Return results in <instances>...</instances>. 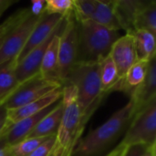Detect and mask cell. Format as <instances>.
I'll return each mask as SVG.
<instances>
[{"mask_svg": "<svg viewBox=\"0 0 156 156\" xmlns=\"http://www.w3.org/2000/svg\"><path fill=\"white\" fill-rule=\"evenodd\" d=\"M133 116L134 106L130 101L103 124L80 138L71 156H101L127 130Z\"/></svg>", "mask_w": 156, "mask_h": 156, "instance_id": "obj_1", "label": "cell"}, {"mask_svg": "<svg viewBox=\"0 0 156 156\" xmlns=\"http://www.w3.org/2000/svg\"><path fill=\"white\" fill-rule=\"evenodd\" d=\"M62 83L75 87L83 118L88 121L105 96L101 90L99 62H77Z\"/></svg>", "mask_w": 156, "mask_h": 156, "instance_id": "obj_2", "label": "cell"}, {"mask_svg": "<svg viewBox=\"0 0 156 156\" xmlns=\"http://www.w3.org/2000/svg\"><path fill=\"white\" fill-rule=\"evenodd\" d=\"M61 85L62 96L60 100L63 111L56 138L57 142L71 156L88 121L83 118L75 87L70 83H62Z\"/></svg>", "mask_w": 156, "mask_h": 156, "instance_id": "obj_3", "label": "cell"}, {"mask_svg": "<svg viewBox=\"0 0 156 156\" xmlns=\"http://www.w3.org/2000/svg\"><path fill=\"white\" fill-rule=\"evenodd\" d=\"M120 37L119 31L109 29L91 20L79 23L78 62H98L110 54Z\"/></svg>", "mask_w": 156, "mask_h": 156, "instance_id": "obj_4", "label": "cell"}, {"mask_svg": "<svg viewBox=\"0 0 156 156\" xmlns=\"http://www.w3.org/2000/svg\"><path fill=\"white\" fill-rule=\"evenodd\" d=\"M121 144L127 147L132 145L146 147L155 145L156 100L134 114Z\"/></svg>", "mask_w": 156, "mask_h": 156, "instance_id": "obj_5", "label": "cell"}, {"mask_svg": "<svg viewBox=\"0 0 156 156\" xmlns=\"http://www.w3.org/2000/svg\"><path fill=\"white\" fill-rule=\"evenodd\" d=\"M59 87H61L59 82L45 79L39 73L18 84L0 105H3L7 111L14 110L35 101Z\"/></svg>", "mask_w": 156, "mask_h": 156, "instance_id": "obj_6", "label": "cell"}, {"mask_svg": "<svg viewBox=\"0 0 156 156\" xmlns=\"http://www.w3.org/2000/svg\"><path fill=\"white\" fill-rule=\"evenodd\" d=\"M79 23L72 12L66 17V22L58 41V78L62 82L78 62Z\"/></svg>", "mask_w": 156, "mask_h": 156, "instance_id": "obj_7", "label": "cell"}, {"mask_svg": "<svg viewBox=\"0 0 156 156\" xmlns=\"http://www.w3.org/2000/svg\"><path fill=\"white\" fill-rule=\"evenodd\" d=\"M110 56L112 57L118 75V82L113 91L125 92L124 78L129 69L138 60L135 51L133 34H125L121 36L113 44Z\"/></svg>", "mask_w": 156, "mask_h": 156, "instance_id": "obj_8", "label": "cell"}, {"mask_svg": "<svg viewBox=\"0 0 156 156\" xmlns=\"http://www.w3.org/2000/svg\"><path fill=\"white\" fill-rule=\"evenodd\" d=\"M42 15L35 16L30 13L10 32L0 51V64L17 59Z\"/></svg>", "mask_w": 156, "mask_h": 156, "instance_id": "obj_9", "label": "cell"}, {"mask_svg": "<svg viewBox=\"0 0 156 156\" xmlns=\"http://www.w3.org/2000/svg\"><path fill=\"white\" fill-rule=\"evenodd\" d=\"M63 20H62V22H63ZM62 22L59 24V26L58 27L56 31L48 38H47L44 42H42L41 44H39L36 48H34L22 59H20L18 62H16V80H17L18 84H20V83L26 81L27 80L39 74L41 62H42L44 54L47 50V48H48L50 40L52 39L53 36L58 30Z\"/></svg>", "mask_w": 156, "mask_h": 156, "instance_id": "obj_10", "label": "cell"}, {"mask_svg": "<svg viewBox=\"0 0 156 156\" xmlns=\"http://www.w3.org/2000/svg\"><path fill=\"white\" fill-rule=\"evenodd\" d=\"M64 18L65 17L61 16L48 15L44 12L38 23L35 27L34 30L32 31L25 48H23L20 55L18 56L16 62L22 59L34 48L44 42L47 38H48L56 31V29L58 28V27L59 26V24L62 22Z\"/></svg>", "mask_w": 156, "mask_h": 156, "instance_id": "obj_11", "label": "cell"}, {"mask_svg": "<svg viewBox=\"0 0 156 156\" xmlns=\"http://www.w3.org/2000/svg\"><path fill=\"white\" fill-rule=\"evenodd\" d=\"M154 100H156V57L149 61L144 80L130 95V101L133 102L134 106V114Z\"/></svg>", "mask_w": 156, "mask_h": 156, "instance_id": "obj_12", "label": "cell"}, {"mask_svg": "<svg viewBox=\"0 0 156 156\" xmlns=\"http://www.w3.org/2000/svg\"><path fill=\"white\" fill-rule=\"evenodd\" d=\"M61 96H62V85L61 87L54 90L53 91L49 92L48 94L45 95L44 97L35 101L29 102L16 109L7 111L8 124L11 126L12 124L19 122L22 119H25L27 117H29V116H32L40 112L41 111L59 101V100L61 99Z\"/></svg>", "mask_w": 156, "mask_h": 156, "instance_id": "obj_13", "label": "cell"}, {"mask_svg": "<svg viewBox=\"0 0 156 156\" xmlns=\"http://www.w3.org/2000/svg\"><path fill=\"white\" fill-rule=\"evenodd\" d=\"M66 17L63 20L61 26L59 27L58 30L53 36L52 39L50 40L47 48V50L44 54V57L41 62L40 71H39L40 75L43 78L48 79V80H51L59 83L60 81L58 78V41H59L60 34L63 30V27L66 22Z\"/></svg>", "mask_w": 156, "mask_h": 156, "instance_id": "obj_14", "label": "cell"}, {"mask_svg": "<svg viewBox=\"0 0 156 156\" xmlns=\"http://www.w3.org/2000/svg\"><path fill=\"white\" fill-rule=\"evenodd\" d=\"M57 103L51 105L50 107L41 111L40 112H38L35 115L27 117V118L22 119L19 122L12 124L5 133V138H6V141L8 142V144L10 145H14V144L19 143L20 141L27 138L30 135V133L33 132V130L37 127L38 122L42 120V118L45 115H47L55 107V105Z\"/></svg>", "mask_w": 156, "mask_h": 156, "instance_id": "obj_15", "label": "cell"}, {"mask_svg": "<svg viewBox=\"0 0 156 156\" xmlns=\"http://www.w3.org/2000/svg\"><path fill=\"white\" fill-rule=\"evenodd\" d=\"M62 111V102L61 100H59L55 107L42 118V120L38 122L37 127L33 130L28 137L45 138L57 135L61 122Z\"/></svg>", "mask_w": 156, "mask_h": 156, "instance_id": "obj_16", "label": "cell"}, {"mask_svg": "<svg viewBox=\"0 0 156 156\" xmlns=\"http://www.w3.org/2000/svg\"><path fill=\"white\" fill-rule=\"evenodd\" d=\"M143 1L138 0H115L114 8L121 29H124L126 34H133V21L136 12Z\"/></svg>", "mask_w": 156, "mask_h": 156, "instance_id": "obj_17", "label": "cell"}, {"mask_svg": "<svg viewBox=\"0 0 156 156\" xmlns=\"http://www.w3.org/2000/svg\"><path fill=\"white\" fill-rule=\"evenodd\" d=\"M90 20L109 29L121 30V26L115 13L114 1L96 0L95 10Z\"/></svg>", "mask_w": 156, "mask_h": 156, "instance_id": "obj_18", "label": "cell"}, {"mask_svg": "<svg viewBox=\"0 0 156 156\" xmlns=\"http://www.w3.org/2000/svg\"><path fill=\"white\" fill-rule=\"evenodd\" d=\"M134 32L137 30H146L156 35V2L143 1L142 5L138 8L134 21H133Z\"/></svg>", "mask_w": 156, "mask_h": 156, "instance_id": "obj_19", "label": "cell"}, {"mask_svg": "<svg viewBox=\"0 0 156 156\" xmlns=\"http://www.w3.org/2000/svg\"><path fill=\"white\" fill-rule=\"evenodd\" d=\"M135 51L138 60L150 61L155 57V36L146 30L133 33Z\"/></svg>", "mask_w": 156, "mask_h": 156, "instance_id": "obj_20", "label": "cell"}, {"mask_svg": "<svg viewBox=\"0 0 156 156\" xmlns=\"http://www.w3.org/2000/svg\"><path fill=\"white\" fill-rule=\"evenodd\" d=\"M16 59H12L0 64V104L17 87L16 76Z\"/></svg>", "mask_w": 156, "mask_h": 156, "instance_id": "obj_21", "label": "cell"}, {"mask_svg": "<svg viewBox=\"0 0 156 156\" xmlns=\"http://www.w3.org/2000/svg\"><path fill=\"white\" fill-rule=\"evenodd\" d=\"M98 62L100 67L101 90L103 94L107 95L108 93L113 91L114 87L118 82L117 69L110 54L99 60Z\"/></svg>", "mask_w": 156, "mask_h": 156, "instance_id": "obj_22", "label": "cell"}, {"mask_svg": "<svg viewBox=\"0 0 156 156\" xmlns=\"http://www.w3.org/2000/svg\"><path fill=\"white\" fill-rule=\"evenodd\" d=\"M148 65H149V61L137 60L129 69L124 78L126 94L130 96L133 90L144 80L148 69Z\"/></svg>", "mask_w": 156, "mask_h": 156, "instance_id": "obj_23", "label": "cell"}, {"mask_svg": "<svg viewBox=\"0 0 156 156\" xmlns=\"http://www.w3.org/2000/svg\"><path fill=\"white\" fill-rule=\"evenodd\" d=\"M30 9L28 8H23L13 15H11L9 17H7L3 23L0 24V51L9 36L10 32L20 23L22 22L29 14H30Z\"/></svg>", "mask_w": 156, "mask_h": 156, "instance_id": "obj_24", "label": "cell"}, {"mask_svg": "<svg viewBox=\"0 0 156 156\" xmlns=\"http://www.w3.org/2000/svg\"><path fill=\"white\" fill-rule=\"evenodd\" d=\"M72 14L78 23L91 19L96 6V0H72Z\"/></svg>", "mask_w": 156, "mask_h": 156, "instance_id": "obj_25", "label": "cell"}, {"mask_svg": "<svg viewBox=\"0 0 156 156\" xmlns=\"http://www.w3.org/2000/svg\"><path fill=\"white\" fill-rule=\"evenodd\" d=\"M48 137L45 138H35V137H27L19 143L11 145V151L13 156H28L37 147H38Z\"/></svg>", "mask_w": 156, "mask_h": 156, "instance_id": "obj_26", "label": "cell"}, {"mask_svg": "<svg viewBox=\"0 0 156 156\" xmlns=\"http://www.w3.org/2000/svg\"><path fill=\"white\" fill-rule=\"evenodd\" d=\"M72 0H48L45 5V13L68 16L72 12Z\"/></svg>", "mask_w": 156, "mask_h": 156, "instance_id": "obj_27", "label": "cell"}, {"mask_svg": "<svg viewBox=\"0 0 156 156\" xmlns=\"http://www.w3.org/2000/svg\"><path fill=\"white\" fill-rule=\"evenodd\" d=\"M56 143H57L56 135L50 136L47 140H45L38 147H37L28 156H48L51 153Z\"/></svg>", "mask_w": 156, "mask_h": 156, "instance_id": "obj_28", "label": "cell"}, {"mask_svg": "<svg viewBox=\"0 0 156 156\" xmlns=\"http://www.w3.org/2000/svg\"><path fill=\"white\" fill-rule=\"evenodd\" d=\"M10 125L7 122V110L0 105V137L6 133Z\"/></svg>", "mask_w": 156, "mask_h": 156, "instance_id": "obj_29", "label": "cell"}, {"mask_svg": "<svg viewBox=\"0 0 156 156\" xmlns=\"http://www.w3.org/2000/svg\"><path fill=\"white\" fill-rule=\"evenodd\" d=\"M46 1L44 0H36L31 2V6L29 7L31 14L35 16H40L45 12Z\"/></svg>", "mask_w": 156, "mask_h": 156, "instance_id": "obj_30", "label": "cell"}, {"mask_svg": "<svg viewBox=\"0 0 156 156\" xmlns=\"http://www.w3.org/2000/svg\"><path fill=\"white\" fill-rule=\"evenodd\" d=\"M0 156H13L11 145L6 141L5 133L0 137Z\"/></svg>", "mask_w": 156, "mask_h": 156, "instance_id": "obj_31", "label": "cell"}, {"mask_svg": "<svg viewBox=\"0 0 156 156\" xmlns=\"http://www.w3.org/2000/svg\"><path fill=\"white\" fill-rule=\"evenodd\" d=\"M145 149L146 146L144 145H132L127 147L123 156H142Z\"/></svg>", "mask_w": 156, "mask_h": 156, "instance_id": "obj_32", "label": "cell"}, {"mask_svg": "<svg viewBox=\"0 0 156 156\" xmlns=\"http://www.w3.org/2000/svg\"><path fill=\"white\" fill-rule=\"evenodd\" d=\"M48 156H70L69 154L66 151L65 148H63L58 142L56 143L54 148L52 149L51 153Z\"/></svg>", "mask_w": 156, "mask_h": 156, "instance_id": "obj_33", "label": "cell"}, {"mask_svg": "<svg viewBox=\"0 0 156 156\" xmlns=\"http://www.w3.org/2000/svg\"><path fill=\"white\" fill-rule=\"evenodd\" d=\"M126 149H127V146H125V145H123V144H122L120 143L119 145H117L115 148H113L108 154L101 156H123V154H125Z\"/></svg>", "mask_w": 156, "mask_h": 156, "instance_id": "obj_34", "label": "cell"}, {"mask_svg": "<svg viewBox=\"0 0 156 156\" xmlns=\"http://www.w3.org/2000/svg\"><path fill=\"white\" fill-rule=\"evenodd\" d=\"M16 0H0V17Z\"/></svg>", "mask_w": 156, "mask_h": 156, "instance_id": "obj_35", "label": "cell"}, {"mask_svg": "<svg viewBox=\"0 0 156 156\" xmlns=\"http://www.w3.org/2000/svg\"><path fill=\"white\" fill-rule=\"evenodd\" d=\"M142 156H156V144L146 147Z\"/></svg>", "mask_w": 156, "mask_h": 156, "instance_id": "obj_36", "label": "cell"}]
</instances>
